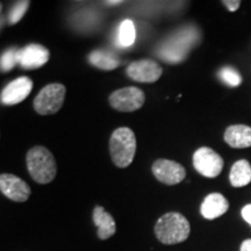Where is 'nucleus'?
<instances>
[{"instance_id": "obj_7", "label": "nucleus", "mask_w": 251, "mask_h": 251, "mask_svg": "<svg viewBox=\"0 0 251 251\" xmlns=\"http://www.w3.org/2000/svg\"><path fill=\"white\" fill-rule=\"evenodd\" d=\"M193 166L200 175L207 178H215L224 169V159L208 147H201L194 152Z\"/></svg>"}, {"instance_id": "obj_24", "label": "nucleus", "mask_w": 251, "mask_h": 251, "mask_svg": "<svg viewBox=\"0 0 251 251\" xmlns=\"http://www.w3.org/2000/svg\"><path fill=\"white\" fill-rule=\"evenodd\" d=\"M240 251H251V240L243 241V243L241 244Z\"/></svg>"}, {"instance_id": "obj_18", "label": "nucleus", "mask_w": 251, "mask_h": 251, "mask_svg": "<svg viewBox=\"0 0 251 251\" xmlns=\"http://www.w3.org/2000/svg\"><path fill=\"white\" fill-rule=\"evenodd\" d=\"M136 40V29L135 25L129 19L124 20L118 29V45L120 47H130Z\"/></svg>"}, {"instance_id": "obj_15", "label": "nucleus", "mask_w": 251, "mask_h": 251, "mask_svg": "<svg viewBox=\"0 0 251 251\" xmlns=\"http://www.w3.org/2000/svg\"><path fill=\"white\" fill-rule=\"evenodd\" d=\"M93 222L98 228V237L107 240L117 233V225L114 219L101 206H97L93 211Z\"/></svg>"}, {"instance_id": "obj_17", "label": "nucleus", "mask_w": 251, "mask_h": 251, "mask_svg": "<svg viewBox=\"0 0 251 251\" xmlns=\"http://www.w3.org/2000/svg\"><path fill=\"white\" fill-rule=\"evenodd\" d=\"M89 62L101 70H114L120 65V61L112 52L103 50H94L89 55Z\"/></svg>"}, {"instance_id": "obj_3", "label": "nucleus", "mask_w": 251, "mask_h": 251, "mask_svg": "<svg viewBox=\"0 0 251 251\" xmlns=\"http://www.w3.org/2000/svg\"><path fill=\"white\" fill-rule=\"evenodd\" d=\"M27 169L30 177L39 184H49L55 179L57 164L55 157L42 146L31 148L26 157Z\"/></svg>"}, {"instance_id": "obj_19", "label": "nucleus", "mask_w": 251, "mask_h": 251, "mask_svg": "<svg viewBox=\"0 0 251 251\" xmlns=\"http://www.w3.org/2000/svg\"><path fill=\"white\" fill-rule=\"evenodd\" d=\"M20 62V49L11 48L6 50L4 54L1 55L0 59V67H1L2 72L11 71L15 65L19 64Z\"/></svg>"}, {"instance_id": "obj_20", "label": "nucleus", "mask_w": 251, "mask_h": 251, "mask_svg": "<svg viewBox=\"0 0 251 251\" xmlns=\"http://www.w3.org/2000/svg\"><path fill=\"white\" fill-rule=\"evenodd\" d=\"M218 76L225 84H227V85L230 87H237L238 85H241V83H242V77H241L240 72L230 67L222 68L221 70L219 71Z\"/></svg>"}, {"instance_id": "obj_23", "label": "nucleus", "mask_w": 251, "mask_h": 251, "mask_svg": "<svg viewBox=\"0 0 251 251\" xmlns=\"http://www.w3.org/2000/svg\"><path fill=\"white\" fill-rule=\"evenodd\" d=\"M241 214H242V218L244 219V221L248 222V224L251 226V205L244 206L242 208V212H241Z\"/></svg>"}, {"instance_id": "obj_14", "label": "nucleus", "mask_w": 251, "mask_h": 251, "mask_svg": "<svg viewBox=\"0 0 251 251\" xmlns=\"http://www.w3.org/2000/svg\"><path fill=\"white\" fill-rule=\"evenodd\" d=\"M225 141L231 148H249L251 147V127L246 125H233L226 129Z\"/></svg>"}, {"instance_id": "obj_4", "label": "nucleus", "mask_w": 251, "mask_h": 251, "mask_svg": "<svg viewBox=\"0 0 251 251\" xmlns=\"http://www.w3.org/2000/svg\"><path fill=\"white\" fill-rule=\"evenodd\" d=\"M109 152L118 168H127L133 163L136 152V137L128 127H120L113 131L109 139Z\"/></svg>"}, {"instance_id": "obj_1", "label": "nucleus", "mask_w": 251, "mask_h": 251, "mask_svg": "<svg viewBox=\"0 0 251 251\" xmlns=\"http://www.w3.org/2000/svg\"><path fill=\"white\" fill-rule=\"evenodd\" d=\"M200 40V31L196 27L188 26L174 34L162 43L157 54L168 63L184 61L190 50Z\"/></svg>"}, {"instance_id": "obj_2", "label": "nucleus", "mask_w": 251, "mask_h": 251, "mask_svg": "<svg viewBox=\"0 0 251 251\" xmlns=\"http://www.w3.org/2000/svg\"><path fill=\"white\" fill-rule=\"evenodd\" d=\"M191 233L188 220L177 212L166 213L157 220L155 234L163 244H178L186 241Z\"/></svg>"}, {"instance_id": "obj_25", "label": "nucleus", "mask_w": 251, "mask_h": 251, "mask_svg": "<svg viewBox=\"0 0 251 251\" xmlns=\"http://www.w3.org/2000/svg\"><path fill=\"white\" fill-rule=\"evenodd\" d=\"M106 4H107V5H111V6H114V5H119V4H121V1H107V2H106Z\"/></svg>"}, {"instance_id": "obj_11", "label": "nucleus", "mask_w": 251, "mask_h": 251, "mask_svg": "<svg viewBox=\"0 0 251 251\" xmlns=\"http://www.w3.org/2000/svg\"><path fill=\"white\" fill-rule=\"evenodd\" d=\"M31 90H33V80L29 77H19L4 87L0 100L6 106L17 105L29 96Z\"/></svg>"}, {"instance_id": "obj_6", "label": "nucleus", "mask_w": 251, "mask_h": 251, "mask_svg": "<svg viewBox=\"0 0 251 251\" xmlns=\"http://www.w3.org/2000/svg\"><path fill=\"white\" fill-rule=\"evenodd\" d=\"M109 105L119 112H134L146 102L144 92L139 87L129 86L114 91L108 98Z\"/></svg>"}, {"instance_id": "obj_5", "label": "nucleus", "mask_w": 251, "mask_h": 251, "mask_svg": "<svg viewBox=\"0 0 251 251\" xmlns=\"http://www.w3.org/2000/svg\"><path fill=\"white\" fill-rule=\"evenodd\" d=\"M67 89L63 84H49L40 91L34 99V109L40 115H51L57 113L64 102Z\"/></svg>"}, {"instance_id": "obj_21", "label": "nucleus", "mask_w": 251, "mask_h": 251, "mask_svg": "<svg viewBox=\"0 0 251 251\" xmlns=\"http://www.w3.org/2000/svg\"><path fill=\"white\" fill-rule=\"evenodd\" d=\"M29 1H18L12 6L11 11L8 13V21L11 25L18 24L24 18L25 13L27 12Z\"/></svg>"}, {"instance_id": "obj_10", "label": "nucleus", "mask_w": 251, "mask_h": 251, "mask_svg": "<svg viewBox=\"0 0 251 251\" xmlns=\"http://www.w3.org/2000/svg\"><path fill=\"white\" fill-rule=\"evenodd\" d=\"M0 191L9 200L15 202L27 201L30 196V187L26 181L12 174L0 176Z\"/></svg>"}, {"instance_id": "obj_9", "label": "nucleus", "mask_w": 251, "mask_h": 251, "mask_svg": "<svg viewBox=\"0 0 251 251\" xmlns=\"http://www.w3.org/2000/svg\"><path fill=\"white\" fill-rule=\"evenodd\" d=\"M152 174L157 180L166 185H177L186 177L184 166L169 159H157L152 164Z\"/></svg>"}, {"instance_id": "obj_8", "label": "nucleus", "mask_w": 251, "mask_h": 251, "mask_svg": "<svg viewBox=\"0 0 251 251\" xmlns=\"http://www.w3.org/2000/svg\"><path fill=\"white\" fill-rule=\"evenodd\" d=\"M127 76L139 83H155L162 76L161 65L151 59H140L133 62L126 69Z\"/></svg>"}, {"instance_id": "obj_13", "label": "nucleus", "mask_w": 251, "mask_h": 251, "mask_svg": "<svg viewBox=\"0 0 251 251\" xmlns=\"http://www.w3.org/2000/svg\"><path fill=\"white\" fill-rule=\"evenodd\" d=\"M229 208V202L221 193H211L205 198L200 213L207 220H214L224 215Z\"/></svg>"}, {"instance_id": "obj_12", "label": "nucleus", "mask_w": 251, "mask_h": 251, "mask_svg": "<svg viewBox=\"0 0 251 251\" xmlns=\"http://www.w3.org/2000/svg\"><path fill=\"white\" fill-rule=\"evenodd\" d=\"M50 54L46 47L36 45H28L20 49V62L19 64L26 70H35L46 64L49 61Z\"/></svg>"}, {"instance_id": "obj_22", "label": "nucleus", "mask_w": 251, "mask_h": 251, "mask_svg": "<svg viewBox=\"0 0 251 251\" xmlns=\"http://www.w3.org/2000/svg\"><path fill=\"white\" fill-rule=\"evenodd\" d=\"M222 2H224V4L226 5V7H227L230 12L237 11V9L240 8V5H241L240 0H225V1H222Z\"/></svg>"}, {"instance_id": "obj_16", "label": "nucleus", "mask_w": 251, "mask_h": 251, "mask_svg": "<svg viewBox=\"0 0 251 251\" xmlns=\"http://www.w3.org/2000/svg\"><path fill=\"white\" fill-rule=\"evenodd\" d=\"M229 180L234 187H243L251 183V165L247 159H241L231 166Z\"/></svg>"}]
</instances>
